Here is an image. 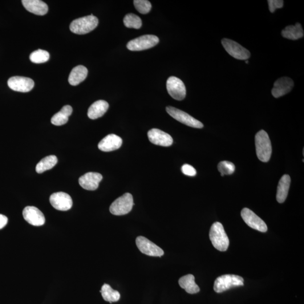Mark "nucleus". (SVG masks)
<instances>
[{"label":"nucleus","instance_id":"nucleus-31","mask_svg":"<svg viewBox=\"0 0 304 304\" xmlns=\"http://www.w3.org/2000/svg\"><path fill=\"white\" fill-rule=\"evenodd\" d=\"M133 4L136 9L141 14H147L152 9L151 2L147 0H135L133 1Z\"/></svg>","mask_w":304,"mask_h":304},{"label":"nucleus","instance_id":"nucleus-16","mask_svg":"<svg viewBox=\"0 0 304 304\" xmlns=\"http://www.w3.org/2000/svg\"><path fill=\"white\" fill-rule=\"evenodd\" d=\"M148 136L152 143L162 146V147H169L173 143L172 137L163 131L157 129L150 130L148 132Z\"/></svg>","mask_w":304,"mask_h":304},{"label":"nucleus","instance_id":"nucleus-26","mask_svg":"<svg viewBox=\"0 0 304 304\" xmlns=\"http://www.w3.org/2000/svg\"><path fill=\"white\" fill-rule=\"evenodd\" d=\"M58 163V159L55 156L51 155L44 157L41 160L36 167V171L42 174L47 170H50Z\"/></svg>","mask_w":304,"mask_h":304},{"label":"nucleus","instance_id":"nucleus-33","mask_svg":"<svg viewBox=\"0 0 304 304\" xmlns=\"http://www.w3.org/2000/svg\"><path fill=\"white\" fill-rule=\"evenodd\" d=\"M181 172L185 175L194 176L196 175L197 172L193 166L188 164H185L182 166Z\"/></svg>","mask_w":304,"mask_h":304},{"label":"nucleus","instance_id":"nucleus-7","mask_svg":"<svg viewBox=\"0 0 304 304\" xmlns=\"http://www.w3.org/2000/svg\"><path fill=\"white\" fill-rule=\"evenodd\" d=\"M221 43L225 50L233 58L239 60H247L250 57V51L234 41L224 39L222 40Z\"/></svg>","mask_w":304,"mask_h":304},{"label":"nucleus","instance_id":"nucleus-23","mask_svg":"<svg viewBox=\"0 0 304 304\" xmlns=\"http://www.w3.org/2000/svg\"><path fill=\"white\" fill-rule=\"evenodd\" d=\"M290 184L291 178L288 175H284L281 180H279L276 198L277 201L280 204L286 201L288 193H289Z\"/></svg>","mask_w":304,"mask_h":304},{"label":"nucleus","instance_id":"nucleus-4","mask_svg":"<svg viewBox=\"0 0 304 304\" xmlns=\"http://www.w3.org/2000/svg\"><path fill=\"white\" fill-rule=\"evenodd\" d=\"M244 285V279L239 275L225 274L217 278L214 289L217 293H221L234 287Z\"/></svg>","mask_w":304,"mask_h":304},{"label":"nucleus","instance_id":"nucleus-30","mask_svg":"<svg viewBox=\"0 0 304 304\" xmlns=\"http://www.w3.org/2000/svg\"><path fill=\"white\" fill-rule=\"evenodd\" d=\"M217 169L221 173V175L224 176L225 175H231L233 174L235 171V166L232 162L224 161L218 164Z\"/></svg>","mask_w":304,"mask_h":304},{"label":"nucleus","instance_id":"nucleus-2","mask_svg":"<svg viewBox=\"0 0 304 304\" xmlns=\"http://www.w3.org/2000/svg\"><path fill=\"white\" fill-rule=\"evenodd\" d=\"M255 145L258 159L263 162H268L272 149L269 135L264 130H261L257 133L255 136Z\"/></svg>","mask_w":304,"mask_h":304},{"label":"nucleus","instance_id":"nucleus-17","mask_svg":"<svg viewBox=\"0 0 304 304\" xmlns=\"http://www.w3.org/2000/svg\"><path fill=\"white\" fill-rule=\"evenodd\" d=\"M103 179V176L99 173H87L81 176L79 184L81 187L87 190H95L98 189L99 182Z\"/></svg>","mask_w":304,"mask_h":304},{"label":"nucleus","instance_id":"nucleus-13","mask_svg":"<svg viewBox=\"0 0 304 304\" xmlns=\"http://www.w3.org/2000/svg\"><path fill=\"white\" fill-rule=\"evenodd\" d=\"M50 202L54 209L64 212L71 209L73 205L71 197L67 193L62 192L51 194Z\"/></svg>","mask_w":304,"mask_h":304},{"label":"nucleus","instance_id":"nucleus-14","mask_svg":"<svg viewBox=\"0 0 304 304\" xmlns=\"http://www.w3.org/2000/svg\"><path fill=\"white\" fill-rule=\"evenodd\" d=\"M23 216L24 220L34 226H42L45 222L43 213L34 206H27L24 208Z\"/></svg>","mask_w":304,"mask_h":304},{"label":"nucleus","instance_id":"nucleus-24","mask_svg":"<svg viewBox=\"0 0 304 304\" xmlns=\"http://www.w3.org/2000/svg\"><path fill=\"white\" fill-rule=\"evenodd\" d=\"M283 38L292 40H297L304 37V31L301 24L286 27L282 31Z\"/></svg>","mask_w":304,"mask_h":304},{"label":"nucleus","instance_id":"nucleus-21","mask_svg":"<svg viewBox=\"0 0 304 304\" xmlns=\"http://www.w3.org/2000/svg\"><path fill=\"white\" fill-rule=\"evenodd\" d=\"M88 74L87 69L83 66H78L72 70L69 76L68 81L72 86H77L86 79Z\"/></svg>","mask_w":304,"mask_h":304},{"label":"nucleus","instance_id":"nucleus-12","mask_svg":"<svg viewBox=\"0 0 304 304\" xmlns=\"http://www.w3.org/2000/svg\"><path fill=\"white\" fill-rule=\"evenodd\" d=\"M8 86L15 91L27 92L30 91L35 86L34 81L25 77H12L7 81Z\"/></svg>","mask_w":304,"mask_h":304},{"label":"nucleus","instance_id":"nucleus-15","mask_svg":"<svg viewBox=\"0 0 304 304\" xmlns=\"http://www.w3.org/2000/svg\"><path fill=\"white\" fill-rule=\"evenodd\" d=\"M294 86V83L293 80L287 77H283L275 81L271 93L274 98H280L290 92Z\"/></svg>","mask_w":304,"mask_h":304},{"label":"nucleus","instance_id":"nucleus-8","mask_svg":"<svg viewBox=\"0 0 304 304\" xmlns=\"http://www.w3.org/2000/svg\"><path fill=\"white\" fill-rule=\"evenodd\" d=\"M166 111L174 119L179 121L182 124L188 126V127L197 129H201L204 127V125L200 121L193 118L188 113L182 111L179 109L169 106L166 108Z\"/></svg>","mask_w":304,"mask_h":304},{"label":"nucleus","instance_id":"nucleus-6","mask_svg":"<svg viewBox=\"0 0 304 304\" xmlns=\"http://www.w3.org/2000/svg\"><path fill=\"white\" fill-rule=\"evenodd\" d=\"M159 43V39L156 36L147 35L130 41L127 47L131 51H141L155 46Z\"/></svg>","mask_w":304,"mask_h":304},{"label":"nucleus","instance_id":"nucleus-5","mask_svg":"<svg viewBox=\"0 0 304 304\" xmlns=\"http://www.w3.org/2000/svg\"><path fill=\"white\" fill-rule=\"evenodd\" d=\"M133 205L132 196L130 193H127L112 203L109 211L115 216H124L131 212Z\"/></svg>","mask_w":304,"mask_h":304},{"label":"nucleus","instance_id":"nucleus-34","mask_svg":"<svg viewBox=\"0 0 304 304\" xmlns=\"http://www.w3.org/2000/svg\"><path fill=\"white\" fill-rule=\"evenodd\" d=\"M7 222V217L3 215L0 214V229L4 228L6 225Z\"/></svg>","mask_w":304,"mask_h":304},{"label":"nucleus","instance_id":"nucleus-25","mask_svg":"<svg viewBox=\"0 0 304 304\" xmlns=\"http://www.w3.org/2000/svg\"><path fill=\"white\" fill-rule=\"evenodd\" d=\"M73 111L70 105H65L62 109L52 117L51 122L55 126H61L66 124Z\"/></svg>","mask_w":304,"mask_h":304},{"label":"nucleus","instance_id":"nucleus-32","mask_svg":"<svg viewBox=\"0 0 304 304\" xmlns=\"http://www.w3.org/2000/svg\"><path fill=\"white\" fill-rule=\"evenodd\" d=\"M267 2L269 4V10L272 13L276 9H280L283 6L284 2L282 0H269Z\"/></svg>","mask_w":304,"mask_h":304},{"label":"nucleus","instance_id":"nucleus-3","mask_svg":"<svg viewBox=\"0 0 304 304\" xmlns=\"http://www.w3.org/2000/svg\"><path fill=\"white\" fill-rule=\"evenodd\" d=\"M98 19L91 14L74 20L71 23L70 28L73 33L85 35L94 30L98 26Z\"/></svg>","mask_w":304,"mask_h":304},{"label":"nucleus","instance_id":"nucleus-28","mask_svg":"<svg viewBox=\"0 0 304 304\" xmlns=\"http://www.w3.org/2000/svg\"><path fill=\"white\" fill-rule=\"evenodd\" d=\"M125 26L129 28L139 29L142 26L141 19L138 16L133 14H129L124 19Z\"/></svg>","mask_w":304,"mask_h":304},{"label":"nucleus","instance_id":"nucleus-20","mask_svg":"<svg viewBox=\"0 0 304 304\" xmlns=\"http://www.w3.org/2000/svg\"><path fill=\"white\" fill-rule=\"evenodd\" d=\"M109 104L104 100H98L93 103L88 109L87 115L91 120L102 117L107 112Z\"/></svg>","mask_w":304,"mask_h":304},{"label":"nucleus","instance_id":"nucleus-10","mask_svg":"<svg viewBox=\"0 0 304 304\" xmlns=\"http://www.w3.org/2000/svg\"><path fill=\"white\" fill-rule=\"evenodd\" d=\"M166 87L169 95L174 99L182 100L185 98L186 88L180 79L174 76L170 77L167 81Z\"/></svg>","mask_w":304,"mask_h":304},{"label":"nucleus","instance_id":"nucleus-27","mask_svg":"<svg viewBox=\"0 0 304 304\" xmlns=\"http://www.w3.org/2000/svg\"><path fill=\"white\" fill-rule=\"evenodd\" d=\"M100 293L104 301L110 303L118 302L120 299L119 292L113 290L108 284H104L101 287Z\"/></svg>","mask_w":304,"mask_h":304},{"label":"nucleus","instance_id":"nucleus-11","mask_svg":"<svg viewBox=\"0 0 304 304\" xmlns=\"http://www.w3.org/2000/svg\"><path fill=\"white\" fill-rule=\"evenodd\" d=\"M241 217L247 225L251 228L260 231L261 232H267V227L265 222L253 211L247 208L243 209L241 212Z\"/></svg>","mask_w":304,"mask_h":304},{"label":"nucleus","instance_id":"nucleus-22","mask_svg":"<svg viewBox=\"0 0 304 304\" xmlns=\"http://www.w3.org/2000/svg\"><path fill=\"white\" fill-rule=\"evenodd\" d=\"M179 284L182 289L190 294H195L200 291V287L195 282V278L192 274L186 275L180 278Z\"/></svg>","mask_w":304,"mask_h":304},{"label":"nucleus","instance_id":"nucleus-29","mask_svg":"<svg viewBox=\"0 0 304 304\" xmlns=\"http://www.w3.org/2000/svg\"><path fill=\"white\" fill-rule=\"evenodd\" d=\"M49 58L50 55L47 51L41 49L34 51L30 56L31 62L36 64L45 63Z\"/></svg>","mask_w":304,"mask_h":304},{"label":"nucleus","instance_id":"nucleus-18","mask_svg":"<svg viewBox=\"0 0 304 304\" xmlns=\"http://www.w3.org/2000/svg\"><path fill=\"white\" fill-rule=\"evenodd\" d=\"M123 144V140L119 136L110 134L105 136L98 144V148L103 152H112L119 149Z\"/></svg>","mask_w":304,"mask_h":304},{"label":"nucleus","instance_id":"nucleus-19","mask_svg":"<svg viewBox=\"0 0 304 304\" xmlns=\"http://www.w3.org/2000/svg\"><path fill=\"white\" fill-rule=\"evenodd\" d=\"M25 9L30 13L38 15H44L48 12V6L40 0H23L22 1Z\"/></svg>","mask_w":304,"mask_h":304},{"label":"nucleus","instance_id":"nucleus-9","mask_svg":"<svg viewBox=\"0 0 304 304\" xmlns=\"http://www.w3.org/2000/svg\"><path fill=\"white\" fill-rule=\"evenodd\" d=\"M136 244L141 253L148 256L161 257L164 254L163 250L144 237H137Z\"/></svg>","mask_w":304,"mask_h":304},{"label":"nucleus","instance_id":"nucleus-1","mask_svg":"<svg viewBox=\"0 0 304 304\" xmlns=\"http://www.w3.org/2000/svg\"><path fill=\"white\" fill-rule=\"evenodd\" d=\"M209 236L212 244L220 251H225L228 249L229 240L225 232L224 227L219 222L214 223L210 230Z\"/></svg>","mask_w":304,"mask_h":304},{"label":"nucleus","instance_id":"nucleus-35","mask_svg":"<svg viewBox=\"0 0 304 304\" xmlns=\"http://www.w3.org/2000/svg\"><path fill=\"white\" fill-rule=\"evenodd\" d=\"M249 61H247V60H246V63H247V64H249Z\"/></svg>","mask_w":304,"mask_h":304}]
</instances>
